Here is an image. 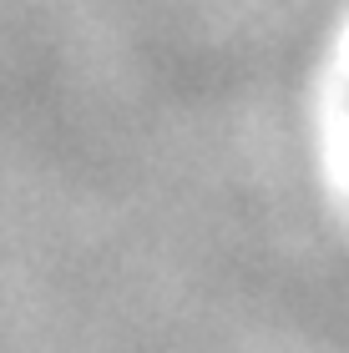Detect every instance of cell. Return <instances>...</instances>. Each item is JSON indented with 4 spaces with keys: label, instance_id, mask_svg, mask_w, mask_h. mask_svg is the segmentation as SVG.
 <instances>
[]
</instances>
